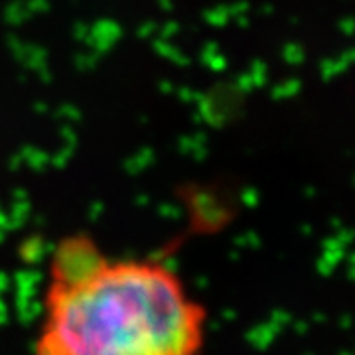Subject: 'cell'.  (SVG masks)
<instances>
[{"mask_svg":"<svg viewBox=\"0 0 355 355\" xmlns=\"http://www.w3.org/2000/svg\"><path fill=\"white\" fill-rule=\"evenodd\" d=\"M207 322L170 263L71 233L50 254L34 355H202Z\"/></svg>","mask_w":355,"mask_h":355,"instance_id":"1","label":"cell"}]
</instances>
